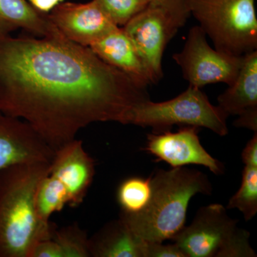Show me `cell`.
I'll return each instance as SVG.
<instances>
[{
    "label": "cell",
    "mask_w": 257,
    "mask_h": 257,
    "mask_svg": "<svg viewBox=\"0 0 257 257\" xmlns=\"http://www.w3.org/2000/svg\"><path fill=\"white\" fill-rule=\"evenodd\" d=\"M147 87L62 35L0 36V112L28 123L55 151L95 122L126 124Z\"/></svg>",
    "instance_id": "cell-1"
},
{
    "label": "cell",
    "mask_w": 257,
    "mask_h": 257,
    "mask_svg": "<svg viewBox=\"0 0 257 257\" xmlns=\"http://www.w3.org/2000/svg\"><path fill=\"white\" fill-rule=\"evenodd\" d=\"M50 167L35 162L0 172V257H30L37 243L52 236L55 226L40 220L35 202Z\"/></svg>",
    "instance_id": "cell-2"
},
{
    "label": "cell",
    "mask_w": 257,
    "mask_h": 257,
    "mask_svg": "<svg viewBox=\"0 0 257 257\" xmlns=\"http://www.w3.org/2000/svg\"><path fill=\"white\" fill-rule=\"evenodd\" d=\"M152 194L146 209L119 217L138 237L148 242L171 240L185 226L189 202L197 194L212 192L207 175L185 167L158 170L151 176Z\"/></svg>",
    "instance_id": "cell-3"
},
{
    "label": "cell",
    "mask_w": 257,
    "mask_h": 257,
    "mask_svg": "<svg viewBox=\"0 0 257 257\" xmlns=\"http://www.w3.org/2000/svg\"><path fill=\"white\" fill-rule=\"evenodd\" d=\"M188 8L216 50L238 57L256 50L255 0H188Z\"/></svg>",
    "instance_id": "cell-4"
},
{
    "label": "cell",
    "mask_w": 257,
    "mask_h": 257,
    "mask_svg": "<svg viewBox=\"0 0 257 257\" xmlns=\"http://www.w3.org/2000/svg\"><path fill=\"white\" fill-rule=\"evenodd\" d=\"M229 117L218 106L213 105L200 88L189 86L178 96L162 102L150 99L134 106L126 124L153 128L152 133L170 130L174 125L207 128L221 137L229 133Z\"/></svg>",
    "instance_id": "cell-5"
},
{
    "label": "cell",
    "mask_w": 257,
    "mask_h": 257,
    "mask_svg": "<svg viewBox=\"0 0 257 257\" xmlns=\"http://www.w3.org/2000/svg\"><path fill=\"white\" fill-rule=\"evenodd\" d=\"M243 57L211 47L205 32L197 25L190 29L183 49L173 55V60L189 86L201 89L215 83L232 84L239 74Z\"/></svg>",
    "instance_id": "cell-6"
},
{
    "label": "cell",
    "mask_w": 257,
    "mask_h": 257,
    "mask_svg": "<svg viewBox=\"0 0 257 257\" xmlns=\"http://www.w3.org/2000/svg\"><path fill=\"white\" fill-rule=\"evenodd\" d=\"M226 209L220 204L200 208L192 222L171 240L187 257H222L240 231Z\"/></svg>",
    "instance_id": "cell-7"
},
{
    "label": "cell",
    "mask_w": 257,
    "mask_h": 257,
    "mask_svg": "<svg viewBox=\"0 0 257 257\" xmlns=\"http://www.w3.org/2000/svg\"><path fill=\"white\" fill-rule=\"evenodd\" d=\"M122 29L146 64L152 84L160 82L164 77L162 60L166 47L178 27L165 11L150 5Z\"/></svg>",
    "instance_id": "cell-8"
},
{
    "label": "cell",
    "mask_w": 257,
    "mask_h": 257,
    "mask_svg": "<svg viewBox=\"0 0 257 257\" xmlns=\"http://www.w3.org/2000/svg\"><path fill=\"white\" fill-rule=\"evenodd\" d=\"M199 128L182 126L176 133L170 130L147 135L144 150L172 167L195 165L204 166L216 175L224 173V167L208 153L199 140Z\"/></svg>",
    "instance_id": "cell-9"
},
{
    "label": "cell",
    "mask_w": 257,
    "mask_h": 257,
    "mask_svg": "<svg viewBox=\"0 0 257 257\" xmlns=\"http://www.w3.org/2000/svg\"><path fill=\"white\" fill-rule=\"evenodd\" d=\"M47 18L66 38L84 47L90 46L119 28L94 0L87 3L64 2Z\"/></svg>",
    "instance_id": "cell-10"
},
{
    "label": "cell",
    "mask_w": 257,
    "mask_h": 257,
    "mask_svg": "<svg viewBox=\"0 0 257 257\" xmlns=\"http://www.w3.org/2000/svg\"><path fill=\"white\" fill-rule=\"evenodd\" d=\"M55 154L28 123L0 112V172L20 164L51 163Z\"/></svg>",
    "instance_id": "cell-11"
},
{
    "label": "cell",
    "mask_w": 257,
    "mask_h": 257,
    "mask_svg": "<svg viewBox=\"0 0 257 257\" xmlns=\"http://www.w3.org/2000/svg\"><path fill=\"white\" fill-rule=\"evenodd\" d=\"M49 175L63 184L68 194V205L77 207L84 201L95 175L94 161L74 139L55 151Z\"/></svg>",
    "instance_id": "cell-12"
},
{
    "label": "cell",
    "mask_w": 257,
    "mask_h": 257,
    "mask_svg": "<svg viewBox=\"0 0 257 257\" xmlns=\"http://www.w3.org/2000/svg\"><path fill=\"white\" fill-rule=\"evenodd\" d=\"M89 47L101 60L138 84L147 87L152 84L146 64L122 28H116Z\"/></svg>",
    "instance_id": "cell-13"
},
{
    "label": "cell",
    "mask_w": 257,
    "mask_h": 257,
    "mask_svg": "<svg viewBox=\"0 0 257 257\" xmlns=\"http://www.w3.org/2000/svg\"><path fill=\"white\" fill-rule=\"evenodd\" d=\"M147 241L138 237L119 217L104 225L89 238L93 257H145Z\"/></svg>",
    "instance_id": "cell-14"
},
{
    "label": "cell",
    "mask_w": 257,
    "mask_h": 257,
    "mask_svg": "<svg viewBox=\"0 0 257 257\" xmlns=\"http://www.w3.org/2000/svg\"><path fill=\"white\" fill-rule=\"evenodd\" d=\"M218 106L225 114L239 115L257 109V51L243 56L237 77L218 96Z\"/></svg>",
    "instance_id": "cell-15"
},
{
    "label": "cell",
    "mask_w": 257,
    "mask_h": 257,
    "mask_svg": "<svg viewBox=\"0 0 257 257\" xmlns=\"http://www.w3.org/2000/svg\"><path fill=\"white\" fill-rule=\"evenodd\" d=\"M18 29L42 37L60 32L47 15L38 13L28 0H0V36L10 35Z\"/></svg>",
    "instance_id": "cell-16"
},
{
    "label": "cell",
    "mask_w": 257,
    "mask_h": 257,
    "mask_svg": "<svg viewBox=\"0 0 257 257\" xmlns=\"http://www.w3.org/2000/svg\"><path fill=\"white\" fill-rule=\"evenodd\" d=\"M152 194L151 177L124 179L118 187L116 199L121 212L136 214L146 209Z\"/></svg>",
    "instance_id": "cell-17"
},
{
    "label": "cell",
    "mask_w": 257,
    "mask_h": 257,
    "mask_svg": "<svg viewBox=\"0 0 257 257\" xmlns=\"http://www.w3.org/2000/svg\"><path fill=\"white\" fill-rule=\"evenodd\" d=\"M35 202L37 215L40 220L49 223L50 216L54 213L68 205V194L63 184L48 174L39 184Z\"/></svg>",
    "instance_id": "cell-18"
},
{
    "label": "cell",
    "mask_w": 257,
    "mask_h": 257,
    "mask_svg": "<svg viewBox=\"0 0 257 257\" xmlns=\"http://www.w3.org/2000/svg\"><path fill=\"white\" fill-rule=\"evenodd\" d=\"M228 209H238L245 221L251 220L257 213V167L245 166L241 186L228 202Z\"/></svg>",
    "instance_id": "cell-19"
},
{
    "label": "cell",
    "mask_w": 257,
    "mask_h": 257,
    "mask_svg": "<svg viewBox=\"0 0 257 257\" xmlns=\"http://www.w3.org/2000/svg\"><path fill=\"white\" fill-rule=\"evenodd\" d=\"M51 238L58 245L62 257H90L87 232L76 223L60 229L55 226Z\"/></svg>",
    "instance_id": "cell-20"
},
{
    "label": "cell",
    "mask_w": 257,
    "mask_h": 257,
    "mask_svg": "<svg viewBox=\"0 0 257 257\" xmlns=\"http://www.w3.org/2000/svg\"><path fill=\"white\" fill-rule=\"evenodd\" d=\"M101 10L119 28L150 5L149 0H94Z\"/></svg>",
    "instance_id": "cell-21"
},
{
    "label": "cell",
    "mask_w": 257,
    "mask_h": 257,
    "mask_svg": "<svg viewBox=\"0 0 257 257\" xmlns=\"http://www.w3.org/2000/svg\"><path fill=\"white\" fill-rule=\"evenodd\" d=\"M150 5L165 11L179 28H182L189 17L188 0H149Z\"/></svg>",
    "instance_id": "cell-22"
},
{
    "label": "cell",
    "mask_w": 257,
    "mask_h": 257,
    "mask_svg": "<svg viewBox=\"0 0 257 257\" xmlns=\"http://www.w3.org/2000/svg\"><path fill=\"white\" fill-rule=\"evenodd\" d=\"M145 257H187L175 243L148 242L145 248Z\"/></svg>",
    "instance_id": "cell-23"
},
{
    "label": "cell",
    "mask_w": 257,
    "mask_h": 257,
    "mask_svg": "<svg viewBox=\"0 0 257 257\" xmlns=\"http://www.w3.org/2000/svg\"><path fill=\"white\" fill-rule=\"evenodd\" d=\"M30 257H62V253L57 243L50 238L37 243Z\"/></svg>",
    "instance_id": "cell-24"
},
{
    "label": "cell",
    "mask_w": 257,
    "mask_h": 257,
    "mask_svg": "<svg viewBox=\"0 0 257 257\" xmlns=\"http://www.w3.org/2000/svg\"><path fill=\"white\" fill-rule=\"evenodd\" d=\"M241 159L245 166L257 167V133L243 149Z\"/></svg>",
    "instance_id": "cell-25"
},
{
    "label": "cell",
    "mask_w": 257,
    "mask_h": 257,
    "mask_svg": "<svg viewBox=\"0 0 257 257\" xmlns=\"http://www.w3.org/2000/svg\"><path fill=\"white\" fill-rule=\"evenodd\" d=\"M234 124L236 127L246 128L257 133V109H251L239 115V118L235 120Z\"/></svg>",
    "instance_id": "cell-26"
},
{
    "label": "cell",
    "mask_w": 257,
    "mask_h": 257,
    "mask_svg": "<svg viewBox=\"0 0 257 257\" xmlns=\"http://www.w3.org/2000/svg\"><path fill=\"white\" fill-rule=\"evenodd\" d=\"M30 5L38 13L43 15L50 14L56 7L65 0H28Z\"/></svg>",
    "instance_id": "cell-27"
}]
</instances>
